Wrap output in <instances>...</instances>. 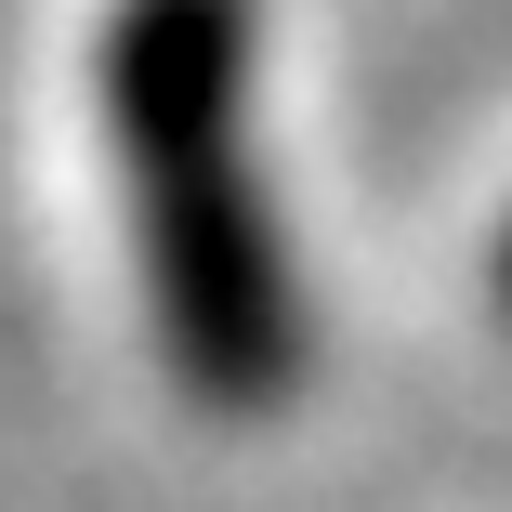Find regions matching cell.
I'll return each mask as SVG.
<instances>
[{
  "mask_svg": "<svg viewBox=\"0 0 512 512\" xmlns=\"http://www.w3.org/2000/svg\"><path fill=\"white\" fill-rule=\"evenodd\" d=\"M499 316H512V237H499Z\"/></svg>",
  "mask_w": 512,
  "mask_h": 512,
  "instance_id": "7a4b0ae2",
  "label": "cell"
},
{
  "mask_svg": "<svg viewBox=\"0 0 512 512\" xmlns=\"http://www.w3.org/2000/svg\"><path fill=\"white\" fill-rule=\"evenodd\" d=\"M106 158L171 381L263 421L302 381V263L250 171V0H119L106 14Z\"/></svg>",
  "mask_w": 512,
  "mask_h": 512,
  "instance_id": "6da1fadb",
  "label": "cell"
}]
</instances>
